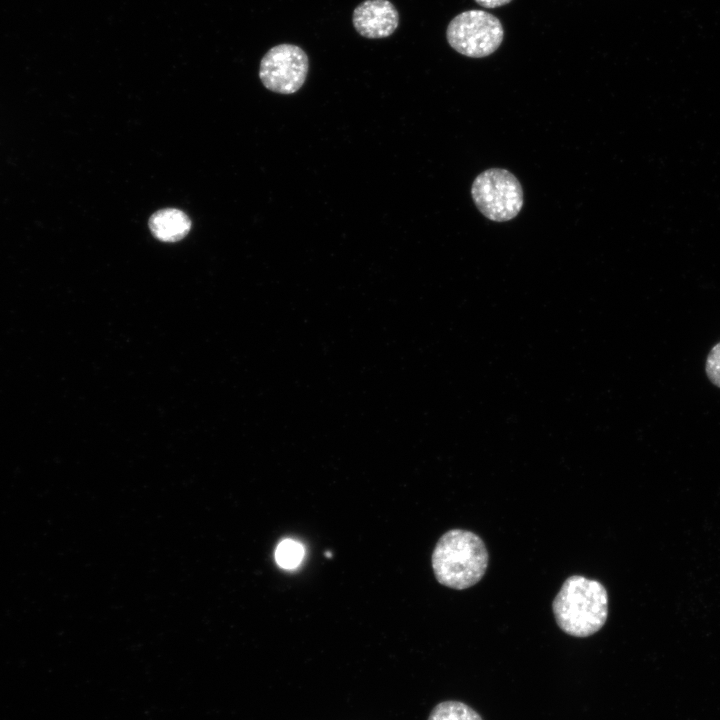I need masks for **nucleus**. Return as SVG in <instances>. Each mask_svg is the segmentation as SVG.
Wrapping results in <instances>:
<instances>
[{"label":"nucleus","instance_id":"obj_8","mask_svg":"<svg viewBox=\"0 0 720 720\" xmlns=\"http://www.w3.org/2000/svg\"><path fill=\"white\" fill-rule=\"evenodd\" d=\"M427 720H482V718L465 703L444 701L432 709Z\"/></svg>","mask_w":720,"mask_h":720},{"label":"nucleus","instance_id":"obj_4","mask_svg":"<svg viewBox=\"0 0 720 720\" xmlns=\"http://www.w3.org/2000/svg\"><path fill=\"white\" fill-rule=\"evenodd\" d=\"M446 37L458 53L482 58L494 53L504 38L500 20L484 10H467L456 15L448 24Z\"/></svg>","mask_w":720,"mask_h":720},{"label":"nucleus","instance_id":"obj_3","mask_svg":"<svg viewBox=\"0 0 720 720\" xmlns=\"http://www.w3.org/2000/svg\"><path fill=\"white\" fill-rule=\"evenodd\" d=\"M471 195L478 210L489 220L505 222L515 218L523 206V190L508 170L491 168L473 181Z\"/></svg>","mask_w":720,"mask_h":720},{"label":"nucleus","instance_id":"obj_9","mask_svg":"<svg viewBox=\"0 0 720 720\" xmlns=\"http://www.w3.org/2000/svg\"><path fill=\"white\" fill-rule=\"evenodd\" d=\"M303 557V546L293 539H284L278 544L275 551L276 562L284 569H293L297 567Z\"/></svg>","mask_w":720,"mask_h":720},{"label":"nucleus","instance_id":"obj_2","mask_svg":"<svg viewBox=\"0 0 720 720\" xmlns=\"http://www.w3.org/2000/svg\"><path fill=\"white\" fill-rule=\"evenodd\" d=\"M552 609L561 630L571 636L588 637L599 631L607 620V591L596 580L573 575L563 583Z\"/></svg>","mask_w":720,"mask_h":720},{"label":"nucleus","instance_id":"obj_6","mask_svg":"<svg viewBox=\"0 0 720 720\" xmlns=\"http://www.w3.org/2000/svg\"><path fill=\"white\" fill-rule=\"evenodd\" d=\"M352 22L361 36L380 39L397 29L399 13L388 0H365L354 9Z\"/></svg>","mask_w":720,"mask_h":720},{"label":"nucleus","instance_id":"obj_5","mask_svg":"<svg viewBox=\"0 0 720 720\" xmlns=\"http://www.w3.org/2000/svg\"><path fill=\"white\" fill-rule=\"evenodd\" d=\"M308 69V56L302 48L294 44H279L262 57L259 78L272 92L292 94L304 84Z\"/></svg>","mask_w":720,"mask_h":720},{"label":"nucleus","instance_id":"obj_7","mask_svg":"<svg viewBox=\"0 0 720 720\" xmlns=\"http://www.w3.org/2000/svg\"><path fill=\"white\" fill-rule=\"evenodd\" d=\"M191 225V220L186 213L176 208L158 210L148 221L153 236L163 242H176L183 239L189 233Z\"/></svg>","mask_w":720,"mask_h":720},{"label":"nucleus","instance_id":"obj_11","mask_svg":"<svg viewBox=\"0 0 720 720\" xmlns=\"http://www.w3.org/2000/svg\"><path fill=\"white\" fill-rule=\"evenodd\" d=\"M512 0H475V2L484 8H496L510 3Z\"/></svg>","mask_w":720,"mask_h":720},{"label":"nucleus","instance_id":"obj_1","mask_svg":"<svg viewBox=\"0 0 720 720\" xmlns=\"http://www.w3.org/2000/svg\"><path fill=\"white\" fill-rule=\"evenodd\" d=\"M437 581L449 588L463 590L478 583L488 566V552L475 533L452 529L437 541L431 557Z\"/></svg>","mask_w":720,"mask_h":720},{"label":"nucleus","instance_id":"obj_10","mask_svg":"<svg viewBox=\"0 0 720 720\" xmlns=\"http://www.w3.org/2000/svg\"><path fill=\"white\" fill-rule=\"evenodd\" d=\"M705 372L710 382L720 388V342L715 344L708 353Z\"/></svg>","mask_w":720,"mask_h":720}]
</instances>
